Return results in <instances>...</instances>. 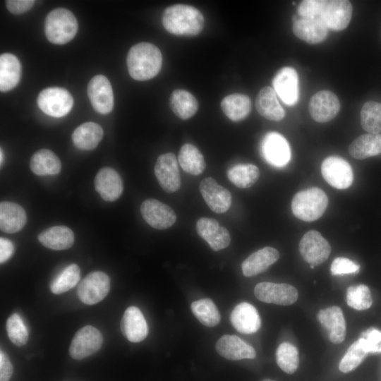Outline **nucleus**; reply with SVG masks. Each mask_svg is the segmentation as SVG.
Wrapping results in <instances>:
<instances>
[{"label":"nucleus","mask_w":381,"mask_h":381,"mask_svg":"<svg viewBox=\"0 0 381 381\" xmlns=\"http://www.w3.org/2000/svg\"><path fill=\"white\" fill-rule=\"evenodd\" d=\"M353 7L346 0H305L299 4L298 15L319 19L327 29L340 31L350 23Z\"/></svg>","instance_id":"f257e3e1"},{"label":"nucleus","mask_w":381,"mask_h":381,"mask_svg":"<svg viewBox=\"0 0 381 381\" xmlns=\"http://www.w3.org/2000/svg\"><path fill=\"white\" fill-rule=\"evenodd\" d=\"M126 62L132 78L140 81L147 80L155 77L160 71L162 55L155 45L140 42L130 49Z\"/></svg>","instance_id":"f03ea898"},{"label":"nucleus","mask_w":381,"mask_h":381,"mask_svg":"<svg viewBox=\"0 0 381 381\" xmlns=\"http://www.w3.org/2000/svg\"><path fill=\"white\" fill-rule=\"evenodd\" d=\"M162 21L165 30L171 34L193 36L202 30L205 20L198 8L178 4L164 10Z\"/></svg>","instance_id":"7ed1b4c3"},{"label":"nucleus","mask_w":381,"mask_h":381,"mask_svg":"<svg viewBox=\"0 0 381 381\" xmlns=\"http://www.w3.org/2000/svg\"><path fill=\"white\" fill-rule=\"evenodd\" d=\"M328 205L326 193L317 187L310 188L297 193L291 201V210L294 216L305 222L319 219Z\"/></svg>","instance_id":"20e7f679"},{"label":"nucleus","mask_w":381,"mask_h":381,"mask_svg":"<svg viewBox=\"0 0 381 381\" xmlns=\"http://www.w3.org/2000/svg\"><path fill=\"white\" fill-rule=\"evenodd\" d=\"M78 22L73 13L64 8L52 10L46 17L44 32L47 40L56 44H64L76 35Z\"/></svg>","instance_id":"39448f33"},{"label":"nucleus","mask_w":381,"mask_h":381,"mask_svg":"<svg viewBox=\"0 0 381 381\" xmlns=\"http://www.w3.org/2000/svg\"><path fill=\"white\" fill-rule=\"evenodd\" d=\"M37 102L44 113L59 118L70 112L73 105V99L67 90L52 87L45 88L40 92Z\"/></svg>","instance_id":"423d86ee"},{"label":"nucleus","mask_w":381,"mask_h":381,"mask_svg":"<svg viewBox=\"0 0 381 381\" xmlns=\"http://www.w3.org/2000/svg\"><path fill=\"white\" fill-rule=\"evenodd\" d=\"M110 290V279L101 271L89 273L79 284L77 294L87 305H94L102 301Z\"/></svg>","instance_id":"0eeeda50"},{"label":"nucleus","mask_w":381,"mask_h":381,"mask_svg":"<svg viewBox=\"0 0 381 381\" xmlns=\"http://www.w3.org/2000/svg\"><path fill=\"white\" fill-rule=\"evenodd\" d=\"M103 344V336L95 327L86 325L75 334L69 347V354L81 360L98 351Z\"/></svg>","instance_id":"6e6552de"},{"label":"nucleus","mask_w":381,"mask_h":381,"mask_svg":"<svg viewBox=\"0 0 381 381\" xmlns=\"http://www.w3.org/2000/svg\"><path fill=\"white\" fill-rule=\"evenodd\" d=\"M321 173L330 186L339 190L350 187L353 180L351 165L340 157H327L321 164Z\"/></svg>","instance_id":"1a4fd4ad"},{"label":"nucleus","mask_w":381,"mask_h":381,"mask_svg":"<svg viewBox=\"0 0 381 381\" xmlns=\"http://www.w3.org/2000/svg\"><path fill=\"white\" fill-rule=\"evenodd\" d=\"M299 251L305 261L315 266L323 263L328 258L331 246L320 232L310 230L301 239Z\"/></svg>","instance_id":"9d476101"},{"label":"nucleus","mask_w":381,"mask_h":381,"mask_svg":"<svg viewBox=\"0 0 381 381\" xmlns=\"http://www.w3.org/2000/svg\"><path fill=\"white\" fill-rule=\"evenodd\" d=\"M254 294L260 301L282 306L294 303L298 296L297 289L292 285L267 282L258 284Z\"/></svg>","instance_id":"9b49d317"},{"label":"nucleus","mask_w":381,"mask_h":381,"mask_svg":"<svg viewBox=\"0 0 381 381\" xmlns=\"http://www.w3.org/2000/svg\"><path fill=\"white\" fill-rule=\"evenodd\" d=\"M155 174L159 186L165 192L172 193L180 188V173L174 153L168 152L158 157L155 165Z\"/></svg>","instance_id":"f8f14e48"},{"label":"nucleus","mask_w":381,"mask_h":381,"mask_svg":"<svg viewBox=\"0 0 381 381\" xmlns=\"http://www.w3.org/2000/svg\"><path fill=\"white\" fill-rule=\"evenodd\" d=\"M261 150L265 159L276 167L286 166L291 159L289 143L277 132H269L264 136Z\"/></svg>","instance_id":"ddd939ff"},{"label":"nucleus","mask_w":381,"mask_h":381,"mask_svg":"<svg viewBox=\"0 0 381 381\" xmlns=\"http://www.w3.org/2000/svg\"><path fill=\"white\" fill-rule=\"evenodd\" d=\"M140 212L144 220L157 229H168L176 221V215L171 207L156 199L144 200Z\"/></svg>","instance_id":"4468645a"},{"label":"nucleus","mask_w":381,"mask_h":381,"mask_svg":"<svg viewBox=\"0 0 381 381\" xmlns=\"http://www.w3.org/2000/svg\"><path fill=\"white\" fill-rule=\"evenodd\" d=\"M87 95L96 111L102 114L111 111L114 107V94L107 77L102 75L94 76L88 83Z\"/></svg>","instance_id":"2eb2a0df"},{"label":"nucleus","mask_w":381,"mask_h":381,"mask_svg":"<svg viewBox=\"0 0 381 381\" xmlns=\"http://www.w3.org/2000/svg\"><path fill=\"white\" fill-rule=\"evenodd\" d=\"M340 109L337 95L329 90H321L314 94L309 102V112L317 122L325 123L332 120Z\"/></svg>","instance_id":"dca6fc26"},{"label":"nucleus","mask_w":381,"mask_h":381,"mask_svg":"<svg viewBox=\"0 0 381 381\" xmlns=\"http://www.w3.org/2000/svg\"><path fill=\"white\" fill-rule=\"evenodd\" d=\"M200 192L210 209L216 213L226 212L231 204V195L228 189L207 177L201 181Z\"/></svg>","instance_id":"f3484780"},{"label":"nucleus","mask_w":381,"mask_h":381,"mask_svg":"<svg viewBox=\"0 0 381 381\" xmlns=\"http://www.w3.org/2000/svg\"><path fill=\"white\" fill-rule=\"evenodd\" d=\"M276 94L287 105L295 104L298 99V77L296 70L289 66L279 69L272 80Z\"/></svg>","instance_id":"a211bd4d"},{"label":"nucleus","mask_w":381,"mask_h":381,"mask_svg":"<svg viewBox=\"0 0 381 381\" xmlns=\"http://www.w3.org/2000/svg\"><path fill=\"white\" fill-rule=\"evenodd\" d=\"M196 231L199 236L207 241L214 251L224 249L230 243L229 231L225 227L221 226L214 219L200 218L196 222Z\"/></svg>","instance_id":"6ab92c4d"},{"label":"nucleus","mask_w":381,"mask_h":381,"mask_svg":"<svg viewBox=\"0 0 381 381\" xmlns=\"http://www.w3.org/2000/svg\"><path fill=\"white\" fill-rule=\"evenodd\" d=\"M292 30L298 38L308 44L322 42L328 35L327 28L319 19L299 15L294 17Z\"/></svg>","instance_id":"aec40b11"},{"label":"nucleus","mask_w":381,"mask_h":381,"mask_svg":"<svg viewBox=\"0 0 381 381\" xmlns=\"http://www.w3.org/2000/svg\"><path fill=\"white\" fill-rule=\"evenodd\" d=\"M120 327L123 335L134 343L142 341L148 334V327L144 315L135 306L126 308L121 318Z\"/></svg>","instance_id":"412c9836"},{"label":"nucleus","mask_w":381,"mask_h":381,"mask_svg":"<svg viewBox=\"0 0 381 381\" xmlns=\"http://www.w3.org/2000/svg\"><path fill=\"white\" fill-rule=\"evenodd\" d=\"M96 191L106 201L117 200L123 193V181L119 173L112 168H102L94 181Z\"/></svg>","instance_id":"4be33fe9"},{"label":"nucleus","mask_w":381,"mask_h":381,"mask_svg":"<svg viewBox=\"0 0 381 381\" xmlns=\"http://www.w3.org/2000/svg\"><path fill=\"white\" fill-rule=\"evenodd\" d=\"M215 349L222 357L231 361L256 356L254 348L236 335H223L217 341Z\"/></svg>","instance_id":"5701e85b"},{"label":"nucleus","mask_w":381,"mask_h":381,"mask_svg":"<svg viewBox=\"0 0 381 381\" xmlns=\"http://www.w3.org/2000/svg\"><path fill=\"white\" fill-rule=\"evenodd\" d=\"M230 321L240 333L253 334L260 327L261 320L256 308L251 304L243 302L233 309Z\"/></svg>","instance_id":"b1692460"},{"label":"nucleus","mask_w":381,"mask_h":381,"mask_svg":"<svg viewBox=\"0 0 381 381\" xmlns=\"http://www.w3.org/2000/svg\"><path fill=\"white\" fill-rule=\"evenodd\" d=\"M320 324L328 331L329 340L333 344H340L346 337V322L341 309L331 306L320 310L318 315Z\"/></svg>","instance_id":"393cba45"},{"label":"nucleus","mask_w":381,"mask_h":381,"mask_svg":"<svg viewBox=\"0 0 381 381\" xmlns=\"http://www.w3.org/2000/svg\"><path fill=\"white\" fill-rule=\"evenodd\" d=\"M279 258V251L272 247L262 248L250 254L241 264L245 277H250L266 271Z\"/></svg>","instance_id":"a878e982"},{"label":"nucleus","mask_w":381,"mask_h":381,"mask_svg":"<svg viewBox=\"0 0 381 381\" xmlns=\"http://www.w3.org/2000/svg\"><path fill=\"white\" fill-rule=\"evenodd\" d=\"M258 112L265 119L279 121L284 119L285 112L280 105L274 90L269 86L262 87L255 99Z\"/></svg>","instance_id":"bb28decb"},{"label":"nucleus","mask_w":381,"mask_h":381,"mask_svg":"<svg viewBox=\"0 0 381 381\" xmlns=\"http://www.w3.org/2000/svg\"><path fill=\"white\" fill-rule=\"evenodd\" d=\"M26 221V212L20 205L12 202L0 203V229L2 231L18 232L23 228Z\"/></svg>","instance_id":"cd10ccee"},{"label":"nucleus","mask_w":381,"mask_h":381,"mask_svg":"<svg viewBox=\"0 0 381 381\" xmlns=\"http://www.w3.org/2000/svg\"><path fill=\"white\" fill-rule=\"evenodd\" d=\"M37 238L46 248L56 250L70 248L75 241L73 231L66 226L46 229L38 235Z\"/></svg>","instance_id":"c85d7f7f"},{"label":"nucleus","mask_w":381,"mask_h":381,"mask_svg":"<svg viewBox=\"0 0 381 381\" xmlns=\"http://www.w3.org/2000/svg\"><path fill=\"white\" fill-rule=\"evenodd\" d=\"M21 65L18 59L10 53L0 56V90L7 92L13 89L19 83Z\"/></svg>","instance_id":"c756f323"},{"label":"nucleus","mask_w":381,"mask_h":381,"mask_svg":"<svg viewBox=\"0 0 381 381\" xmlns=\"http://www.w3.org/2000/svg\"><path fill=\"white\" fill-rule=\"evenodd\" d=\"M103 134V129L99 124L86 122L75 129L72 134V140L78 149L91 150L97 146Z\"/></svg>","instance_id":"7c9ffc66"},{"label":"nucleus","mask_w":381,"mask_h":381,"mask_svg":"<svg viewBox=\"0 0 381 381\" xmlns=\"http://www.w3.org/2000/svg\"><path fill=\"white\" fill-rule=\"evenodd\" d=\"M351 156L364 159L381 154V134L367 133L355 139L349 147Z\"/></svg>","instance_id":"2f4dec72"},{"label":"nucleus","mask_w":381,"mask_h":381,"mask_svg":"<svg viewBox=\"0 0 381 381\" xmlns=\"http://www.w3.org/2000/svg\"><path fill=\"white\" fill-rule=\"evenodd\" d=\"M221 108L224 114L230 120L240 121L245 119L250 114L251 101L246 95L231 94L222 100Z\"/></svg>","instance_id":"473e14b6"},{"label":"nucleus","mask_w":381,"mask_h":381,"mask_svg":"<svg viewBox=\"0 0 381 381\" xmlns=\"http://www.w3.org/2000/svg\"><path fill=\"white\" fill-rule=\"evenodd\" d=\"M30 167L32 171L38 176L56 175L60 172L61 164L52 151L41 149L31 157Z\"/></svg>","instance_id":"72a5a7b5"},{"label":"nucleus","mask_w":381,"mask_h":381,"mask_svg":"<svg viewBox=\"0 0 381 381\" xmlns=\"http://www.w3.org/2000/svg\"><path fill=\"white\" fill-rule=\"evenodd\" d=\"M169 104L173 112L183 120L191 118L198 109L196 98L185 90H174L169 97Z\"/></svg>","instance_id":"f704fd0d"},{"label":"nucleus","mask_w":381,"mask_h":381,"mask_svg":"<svg viewBox=\"0 0 381 381\" xmlns=\"http://www.w3.org/2000/svg\"><path fill=\"white\" fill-rule=\"evenodd\" d=\"M178 159L182 169L191 175H200L206 167L202 154L190 143H186L181 146Z\"/></svg>","instance_id":"c9c22d12"},{"label":"nucleus","mask_w":381,"mask_h":381,"mask_svg":"<svg viewBox=\"0 0 381 381\" xmlns=\"http://www.w3.org/2000/svg\"><path fill=\"white\" fill-rule=\"evenodd\" d=\"M229 180L240 188L252 186L260 176L259 169L252 164H238L229 168L226 172Z\"/></svg>","instance_id":"e433bc0d"},{"label":"nucleus","mask_w":381,"mask_h":381,"mask_svg":"<svg viewBox=\"0 0 381 381\" xmlns=\"http://www.w3.org/2000/svg\"><path fill=\"white\" fill-rule=\"evenodd\" d=\"M190 309L199 322L206 327H214L219 323L220 313L210 298H206L193 302Z\"/></svg>","instance_id":"4c0bfd02"},{"label":"nucleus","mask_w":381,"mask_h":381,"mask_svg":"<svg viewBox=\"0 0 381 381\" xmlns=\"http://www.w3.org/2000/svg\"><path fill=\"white\" fill-rule=\"evenodd\" d=\"M80 279V269L76 264L66 267L50 283L49 288L54 294H61L73 288Z\"/></svg>","instance_id":"58836bf2"},{"label":"nucleus","mask_w":381,"mask_h":381,"mask_svg":"<svg viewBox=\"0 0 381 381\" xmlns=\"http://www.w3.org/2000/svg\"><path fill=\"white\" fill-rule=\"evenodd\" d=\"M360 115L363 130L369 133H381V103L366 102L361 108Z\"/></svg>","instance_id":"ea45409f"},{"label":"nucleus","mask_w":381,"mask_h":381,"mask_svg":"<svg viewBox=\"0 0 381 381\" xmlns=\"http://www.w3.org/2000/svg\"><path fill=\"white\" fill-rule=\"evenodd\" d=\"M276 361L283 371L293 374L299 365L298 351L296 347L289 342L280 344L276 351Z\"/></svg>","instance_id":"a19ab883"},{"label":"nucleus","mask_w":381,"mask_h":381,"mask_svg":"<svg viewBox=\"0 0 381 381\" xmlns=\"http://www.w3.org/2000/svg\"><path fill=\"white\" fill-rule=\"evenodd\" d=\"M368 353L363 339L360 337L348 349L339 363V370L343 373L354 370L362 363Z\"/></svg>","instance_id":"79ce46f5"},{"label":"nucleus","mask_w":381,"mask_h":381,"mask_svg":"<svg viewBox=\"0 0 381 381\" xmlns=\"http://www.w3.org/2000/svg\"><path fill=\"white\" fill-rule=\"evenodd\" d=\"M346 302L349 306L357 310L368 309L373 303L368 286L365 284L349 286L346 291Z\"/></svg>","instance_id":"37998d69"},{"label":"nucleus","mask_w":381,"mask_h":381,"mask_svg":"<svg viewBox=\"0 0 381 381\" xmlns=\"http://www.w3.org/2000/svg\"><path fill=\"white\" fill-rule=\"evenodd\" d=\"M7 335L11 341L18 346L25 345L28 340V332L18 313L12 314L6 322Z\"/></svg>","instance_id":"c03bdc74"},{"label":"nucleus","mask_w":381,"mask_h":381,"mask_svg":"<svg viewBox=\"0 0 381 381\" xmlns=\"http://www.w3.org/2000/svg\"><path fill=\"white\" fill-rule=\"evenodd\" d=\"M360 266L349 258L339 257L335 258L331 265V273L332 275H341L346 274L357 273Z\"/></svg>","instance_id":"a18cd8bd"},{"label":"nucleus","mask_w":381,"mask_h":381,"mask_svg":"<svg viewBox=\"0 0 381 381\" xmlns=\"http://www.w3.org/2000/svg\"><path fill=\"white\" fill-rule=\"evenodd\" d=\"M363 339L368 353H381V331L370 328L364 332L361 337Z\"/></svg>","instance_id":"49530a36"},{"label":"nucleus","mask_w":381,"mask_h":381,"mask_svg":"<svg viewBox=\"0 0 381 381\" xmlns=\"http://www.w3.org/2000/svg\"><path fill=\"white\" fill-rule=\"evenodd\" d=\"M35 2L33 0H7L6 5L11 13L21 14L29 11Z\"/></svg>","instance_id":"de8ad7c7"},{"label":"nucleus","mask_w":381,"mask_h":381,"mask_svg":"<svg viewBox=\"0 0 381 381\" xmlns=\"http://www.w3.org/2000/svg\"><path fill=\"white\" fill-rule=\"evenodd\" d=\"M13 373V367L4 351H0V381H9Z\"/></svg>","instance_id":"09e8293b"},{"label":"nucleus","mask_w":381,"mask_h":381,"mask_svg":"<svg viewBox=\"0 0 381 381\" xmlns=\"http://www.w3.org/2000/svg\"><path fill=\"white\" fill-rule=\"evenodd\" d=\"M13 243L8 239L0 238V262L3 263L8 260L14 252Z\"/></svg>","instance_id":"8fccbe9b"},{"label":"nucleus","mask_w":381,"mask_h":381,"mask_svg":"<svg viewBox=\"0 0 381 381\" xmlns=\"http://www.w3.org/2000/svg\"><path fill=\"white\" fill-rule=\"evenodd\" d=\"M3 160H4V153H3L2 149L1 148V150H0V163H1V165L2 164Z\"/></svg>","instance_id":"3c124183"},{"label":"nucleus","mask_w":381,"mask_h":381,"mask_svg":"<svg viewBox=\"0 0 381 381\" xmlns=\"http://www.w3.org/2000/svg\"><path fill=\"white\" fill-rule=\"evenodd\" d=\"M263 381H274V380H270V379H265Z\"/></svg>","instance_id":"603ef678"}]
</instances>
